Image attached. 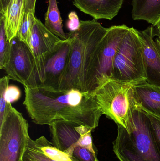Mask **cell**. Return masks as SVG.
I'll use <instances>...</instances> for the list:
<instances>
[{"label":"cell","instance_id":"e0dca14e","mask_svg":"<svg viewBox=\"0 0 160 161\" xmlns=\"http://www.w3.org/2000/svg\"><path fill=\"white\" fill-rule=\"evenodd\" d=\"M44 25L49 31L61 40H65L68 38L69 33H65L63 29V21L57 0H48Z\"/></svg>","mask_w":160,"mask_h":161},{"label":"cell","instance_id":"5b68a950","mask_svg":"<svg viewBox=\"0 0 160 161\" xmlns=\"http://www.w3.org/2000/svg\"><path fill=\"white\" fill-rule=\"evenodd\" d=\"M111 79L128 83L146 81L142 43L133 27H130L116 51Z\"/></svg>","mask_w":160,"mask_h":161},{"label":"cell","instance_id":"44dd1931","mask_svg":"<svg viewBox=\"0 0 160 161\" xmlns=\"http://www.w3.org/2000/svg\"><path fill=\"white\" fill-rule=\"evenodd\" d=\"M75 129L80 135V144L82 147H85L93 153L96 154L93 146L92 130L83 125H75Z\"/></svg>","mask_w":160,"mask_h":161},{"label":"cell","instance_id":"603a6c76","mask_svg":"<svg viewBox=\"0 0 160 161\" xmlns=\"http://www.w3.org/2000/svg\"><path fill=\"white\" fill-rule=\"evenodd\" d=\"M22 161H55L49 158L28 143Z\"/></svg>","mask_w":160,"mask_h":161},{"label":"cell","instance_id":"8992f818","mask_svg":"<svg viewBox=\"0 0 160 161\" xmlns=\"http://www.w3.org/2000/svg\"><path fill=\"white\" fill-rule=\"evenodd\" d=\"M28 124L22 114L7 102L0 124V161H22L31 139Z\"/></svg>","mask_w":160,"mask_h":161},{"label":"cell","instance_id":"4fadbf2b","mask_svg":"<svg viewBox=\"0 0 160 161\" xmlns=\"http://www.w3.org/2000/svg\"><path fill=\"white\" fill-rule=\"evenodd\" d=\"M70 50V38L63 40L46 65V81L42 85L57 88L58 81L66 68Z\"/></svg>","mask_w":160,"mask_h":161},{"label":"cell","instance_id":"277c9868","mask_svg":"<svg viewBox=\"0 0 160 161\" xmlns=\"http://www.w3.org/2000/svg\"><path fill=\"white\" fill-rule=\"evenodd\" d=\"M135 84L111 79L100 85L93 93L102 114L127 131L132 114L138 108L133 92Z\"/></svg>","mask_w":160,"mask_h":161},{"label":"cell","instance_id":"ba28073f","mask_svg":"<svg viewBox=\"0 0 160 161\" xmlns=\"http://www.w3.org/2000/svg\"><path fill=\"white\" fill-rule=\"evenodd\" d=\"M76 125L63 120H55L49 125L53 144L77 161H99L96 154L81 145Z\"/></svg>","mask_w":160,"mask_h":161},{"label":"cell","instance_id":"5bb4252c","mask_svg":"<svg viewBox=\"0 0 160 161\" xmlns=\"http://www.w3.org/2000/svg\"><path fill=\"white\" fill-rule=\"evenodd\" d=\"M133 92L138 109L160 118V87L145 81L135 84Z\"/></svg>","mask_w":160,"mask_h":161},{"label":"cell","instance_id":"9c48e42d","mask_svg":"<svg viewBox=\"0 0 160 161\" xmlns=\"http://www.w3.org/2000/svg\"><path fill=\"white\" fill-rule=\"evenodd\" d=\"M63 41L49 31L40 20L36 18L33 24L31 45L39 84L45 83L46 63Z\"/></svg>","mask_w":160,"mask_h":161},{"label":"cell","instance_id":"83f0119b","mask_svg":"<svg viewBox=\"0 0 160 161\" xmlns=\"http://www.w3.org/2000/svg\"><path fill=\"white\" fill-rule=\"evenodd\" d=\"M10 0H0V13H4Z\"/></svg>","mask_w":160,"mask_h":161},{"label":"cell","instance_id":"d4e9b609","mask_svg":"<svg viewBox=\"0 0 160 161\" xmlns=\"http://www.w3.org/2000/svg\"><path fill=\"white\" fill-rule=\"evenodd\" d=\"M21 92L16 85H10L8 88L6 93L7 102L10 103L16 102L20 98Z\"/></svg>","mask_w":160,"mask_h":161},{"label":"cell","instance_id":"4316f807","mask_svg":"<svg viewBox=\"0 0 160 161\" xmlns=\"http://www.w3.org/2000/svg\"><path fill=\"white\" fill-rule=\"evenodd\" d=\"M36 0H24V11L35 13Z\"/></svg>","mask_w":160,"mask_h":161},{"label":"cell","instance_id":"cb8c5ba5","mask_svg":"<svg viewBox=\"0 0 160 161\" xmlns=\"http://www.w3.org/2000/svg\"><path fill=\"white\" fill-rule=\"evenodd\" d=\"M81 22L75 11H71L68 15V20L66 25L70 32H74L80 29Z\"/></svg>","mask_w":160,"mask_h":161},{"label":"cell","instance_id":"7c38bea8","mask_svg":"<svg viewBox=\"0 0 160 161\" xmlns=\"http://www.w3.org/2000/svg\"><path fill=\"white\" fill-rule=\"evenodd\" d=\"M124 0H73L78 9L95 19H112L118 14Z\"/></svg>","mask_w":160,"mask_h":161},{"label":"cell","instance_id":"ac0fdd59","mask_svg":"<svg viewBox=\"0 0 160 161\" xmlns=\"http://www.w3.org/2000/svg\"><path fill=\"white\" fill-rule=\"evenodd\" d=\"M28 144L53 160L77 161L68 154L57 148L44 136H41L36 140L30 139Z\"/></svg>","mask_w":160,"mask_h":161},{"label":"cell","instance_id":"ffe728a7","mask_svg":"<svg viewBox=\"0 0 160 161\" xmlns=\"http://www.w3.org/2000/svg\"><path fill=\"white\" fill-rule=\"evenodd\" d=\"M0 14V69H3L9 59L11 46L7 39L4 15Z\"/></svg>","mask_w":160,"mask_h":161},{"label":"cell","instance_id":"8fae6325","mask_svg":"<svg viewBox=\"0 0 160 161\" xmlns=\"http://www.w3.org/2000/svg\"><path fill=\"white\" fill-rule=\"evenodd\" d=\"M143 50L144 63L146 82L160 87V39L157 36L155 27L149 26L138 30Z\"/></svg>","mask_w":160,"mask_h":161},{"label":"cell","instance_id":"2e32d148","mask_svg":"<svg viewBox=\"0 0 160 161\" xmlns=\"http://www.w3.org/2000/svg\"><path fill=\"white\" fill-rule=\"evenodd\" d=\"M132 18L134 20H145L153 25L160 18V0H132Z\"/></svg>","mask_w":160,"mask_h":161},{"label":"cell","instance_id":"30bf717a","mask_svg":"<svg viewBox=\"0 0 160 161\" xmlns=\"http://www.w3.org/2000/svg\"><path fill=\"white\" fill-rule=\"evenodd\" d=\"M129 28L125 25H114L109 28L103 38L99 57V75L97 88L112 79L115 56L121 41Z\"/></svg>","mask_w":160,"mask_h":161},{"label":"cell","instance_id":"7402d4cb","mask_svg":"<svg viewBox=\"0 0 160 161\" xmlns=\"http://www.w3.org/2000/svg\"><path fill=\"white\" fill-rule=\"evenodd\" d=\"M10 78L8 76H5L0 79V124L3 122L7 102L6 100V93L9 86Z\"/></svg>","mask_w":160,"mask_h":161},{"label":"cell","instance_id":"3957f363","mask_svg":"<svg viewBox=\"0 0 160 161\" xmlns=\"http://www.w3.org/2000/svg\"><path fill=\"white\" fill-rule=\"evenodd\" d=\"M113 150L120 161H160V147L149 117L136 109L128 130L117 125Z\"/></svg>","mask_w":160,"mask_h":161},{"label":"cell","instance_id":"f1b7e54d","mask_svg":"<svg viewBox=\"0 0 160 161\" xmlns=\"http://www.w3.org/2000/svg\"><path fill=\"white\" fill-rule=\"evenodd\" d=\"M154 27H155L157 36L160 39V18L157 24L154 25Z\"/></svg>","mask_w":160,"mask_h":161},{"label":"cell","instance_id":"9a60e30c","mask_svg":"<svg viewBox=\"0 0 160 161\" xmlns=\"http://www.w3.org/2000/svg\"><path fill=\"white\" fill-rule=\"evenodd\" d=\"M24 11V0H10L4 13L5 28L7 39L10 42L17 36Z\"/></svg>","mask_w":160,"mask_h":161},{"label":"cell","instance_id":"7a4b0ae2","mask_svg":"<svg viewBox=\"0 0 160 161\" xmlns=\"http://www.w3.org/2000/svg\"><path fill=\"white\" fill-rule=\"evenodd\" d=\"M80 22L79 30L69 33L70 53L57 88L93 94L97 88L99 57L109 28L103 27L95 19Z\"/></svg>","mask_w":160,"mask_h":161},{"label":"cell","instance_id":"52a82bcc","mask_svg":"<svg viewBox=\"0 0 160 161\" xmlns=\"http://www.w3.org/2000/svg\"><path fill=\"white\" fill-rule=\"evenodd\" d=\"M10 43L9 59L3 69L10 79L20 82L24 87L37 86L39 82L32 50L17 36Z\"/></svg>","mask_w":160,"mask_h":161},{"label":"cell","instance_id":"d6986e66","mask_svg":"<svg viewBox=\"0 0 160 161\" xmlns=\"http://www.w3.org/2000/svg\"><path fill=\"white\" fill-rule=\"evenodd\" d=\"M36 18L34 12L29 11L24 13L23 19L17 35V37L19 40L26 44L32 51L31 38L32 30L33 24Z\"/></svg>","mask_w":160,"mask_h":161},{"label":"cell","instance_id":"6da1fadb","mask_svg":"<svg viewBox=\"0 0 160 161\" xmlns=\"http://www.w3.org/2000/svg\"><path fill=\"white\" fill-rule=\"evenodd\" d=\"M24 87L23 104L35 124L49 125L63 120L92 130L98 126L103 114L93 94L42 84Z\"/></svg>","mask_w":160,"mask_h":161},{"label":"cell","instance_id":"484cf974","mask_svg":"<svg viewBox=\"0 0 160 161\" xmlns=\"http://www.w3.org/2000/svg\"><path fill=\"white\" fill-rule=\"evenodd\" d=\"M145 113L150 119L154 135L160 147V118L150 114Z\"/></svg>","mask_w":160,"mask_h":161}]
</instances>
